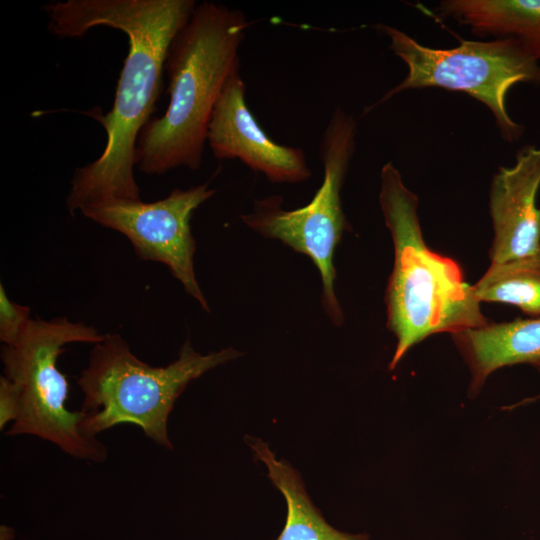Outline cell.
<instances>
[{"label":"cell","mask_w":540,"mask_h":540,"mask_svg":"<svg viewBox=\"0 0 540 540\" xmlns=\"http://www.w3.org/2000/svg\"><path fill=\"white\" fill-rule=\"evenodd\" d=\"M196 5L195 0H67L43 6L48 30L57 37L80 38L108 26L128 38L112 108L91 112L105 129L106 145L96 160L75 170L66 197L71 215L93 205L142 201L134 176L137 140L156 109L168 48Z\"/></svg>","instance_id":"6da1fadb"},{"label":"cell","mask_w":540,"mask_h":540,"mask_svg":"<svg viewBox=\"0 0 540 540\" xmlns=\"http://www.w3.org/2000/svg\"><path fill=\"white\" fill-rule=\"evenodd\" d=\"M250 25L239 9L197 3L168 48L169 103L139 134L138 170L161 175L178 167L200 168L214 106L229 76L240 68L239 49Z\"/></svg>","instance_id":"7a4b0ae2"},{"label":"cell","mask_w":540,"mask_h":540,"mask_svg":"<svg viewBox=\"0 0 540 540\" xmlns=\"http://www.w3.org/2000/svg\"><path fill=\"white\" fill-rule=\"evenodd\" d=\"M379 204L394 246L385 291L387 328L396 338L389 369L427 337L489 323L458 263L430 249L418 216L419 200L392 161L380 171Z\"/></svg>","instance_id":"3957f363"},{"label":"cell","mask_w":540,"mask_h":540,"mask_svg":"<svg viewBox=\"0 0 540 540\" xmlns=\"http://www.w3.org/2000/svg\"><path fill=\"white\" fill-rule=\"evenodd\" d=\"M242 355L234 348L202 355L189 340L176 360L151 366L140 360L118 333L93 345L77 384L82 392L81 431L89 437L120 424L139 427L165 449H172L168 419L187 385L211 369Z\"/></svg>","instance_id":"277c9868"},{"label":"cell","mask_w":540,"mask_h":540,"mask_svg":"<svg viewBox=\"0 0 540 540\" xmlns=\"http://www.w3.org/2000/svg\"><path fill=\"white\" fill-rule=\"evenodd\" d=\"M104 337L93 326L66 317L31 319L22 338L1 351L4 376L16 385L20 396L18 418L6 435L35 436L74 458L104 462L108 457L106 446L80 429L84 413L70 411L65 405L69 385L57 367L67 344L94 345Z\"/></svg>","instance_id":"5b68a950"},{"label":"cell","mask_w":540,"mask_h":540,"mask_svg":"<svg viewBox=\"0 0 540 540\" xmlns=\"http://www.w3.org/2000/svg\"><path fill=\"white\" fill-rule=\"evenodd\" d=\"M377 29L389 38L390 50L408 71L365 113L406 90L438 87L466 93L482 102L491 111L505 141L520 139L524 129L507 111V94L519 83L540 85V62L516 40H463L456 47L436 49L420 44L396 27L378 24Z\"/></svg>","instance_id":"8992f818"},{"label":"cell","mask_w":540,"mask_h":540,"mask_svg":"<svg viewBox=\"0 0 540 540\" xmlns=\"http://www.w3.org/2000/svg\"><path fill=\"white\" fill-rule=\"evenodd\" d=\"M357 123L353 115L335 108L322 134L319 156L323 180L312 200L298 209L282 208L283 198L256 199L253 209L241 215L243 223L265 238L278 239L307 255L320 272L321 303L334 326L344 314L335 294L334 254L343 233L351 226L342 208L341 190L356 149Z\"/></svg>","instance_id":"52a82bcc"},{"label":"cell","mask_w":540,"mask_h":540,"mask_svg":"<svg viewBox=\"0 0 540 540\" xmlns=\"http://www.w3.org/2000/svg\"><path fill=\"white\" fill-rule=\"evenodd\" d=\"M214 193L208 183H203L186 189L176 188L155 202L93 205L82 209L81 213L123 234L141 260L166 265L186 293L209 312L194 271L196 243L190 220L193 212Z\"/></svg>","instance_id":"ba28073f"},{"label":"cell","mask_w":540,"mask_h":540,"mask_svg":"<svg viewBox=\"0 0 540 540\" xmlns=\"http://www.w3.org/2000/svg\"><path fill=\"white\" fill-rule=\"evenodd\" d=\"M207 142L215 158L239 159L275 183H299L311 177L303 149L282 145L261 128L246 102V85L235 69L214 106Z\"/></svg>","instance_id":"9c48e42d"},{"label":"cell","mask_w":540,"mask_h":540,"mask_svg":"<svg viewBox=\"0 0 540 540\" xmlns=\"http://www.w3.org/2000/svg\"><path fill=\"white\" fill-rule=\"evenodd\" d=\"M540 146L525 145L508 167H499L489 190L493 239L491 262L523 257L540 250Z\"/></svg>","instance_id":"30bf717a"},{"label":"cell","mask_w":540,"mask_h":540,"mask_svg":"<svg viewBox=\"0 0 540 540\" xmlns=\"http://www.w3.org/2000/svg\"><path fill=\"white\" fill-rule=\"evenodd\" d=\"M470 371L468 393L476 396L496 370L529 364L540 370V317L487 323L451 334Z\"/></svg>","instance_id":"8fae6325"},{"label":"cell","mask_w":540,"mask_h":540,"mask_svg":"<svg viewBox=\"0 0 540 540\" xmlns=\"http://www.w3.org/2000/svg\"><path fill=\"white\" fill-rule=\"evenodd\" d=\"M438 10L480 37L516 40L540 62V0H444Z\"/></svg>","instance_id":"7c38bea8"},{"label":"cell","mask_w":540,"mask_h":540,"mask_svg":"<svg viewBox=\"0 0 540 540\" xmlns=\"http://www.w3.org/2000/svg\"><path fill=\"white\" fill-rule=\"evenodd\" d=\"M250 446L286 500V522L276 540H368L365 534L344 533L328 524L310 500L299 473L278 460L265 442L251 439Z\"/></svg>","instance_id":"4fadbf2b"},{"label":"cell","mask_w":540,"mask_h":540,"mask_svg":"<svg viewBox=\"0 0 540 540\" xmlns=\"http://www.w3.org/2000/svg\"><path fill=\"white\" fill-rule=\"evenodd\" d=\"M472 288L480 303L510 304L531 317H540V250L491 262Z\"/></svg>","instance_id":"5bb4252c"},{"label":"cell","mask_w":540,"mask_h":540,"mask_svg":"<svg viewBox=\"0 0 540 540\" xmlns=\"http://www.w3.org/2000/svg\"><path fill=\"white\" fill-rule=\"evenodd\" d=\"M30 308L12 301L0 285V340L4 346L15 345L31 321Z\"/></svg>","instance_id":"9a60e30c"},{"label":"cell","mask_w":540,"mask_h":540,"mask_svg":"<svg viewBox=\"0 0 540 540\" xmlns=\"http://www.w3.org/2000/svg\"><path fill=\"white\" fill-rule=\"evenodd\" d=\"M20 411V396L16 385L4 375L0 377V429L14 423Z\"/></svg>","instance_id":"2e32d148"},{"label":"cell","mask_w":540,"mask_h":540,"mask_svg":"<svg viewBox=\"0 0 540 540\" xmlns=\"http://www.w3.org/2000/svg\"><path fill=\"white\" fill-rule=\"evenodd\" d=\"M539 399H540V394H538V395H536L534 397H531V398L523 399L521 402H518V403L514 404L512 407H509V409L514 408V407H518V406H522V405L528 404L530 402H533V401H536V400H539Z\"/></svg>","instance_id":"e0dca14e"}]
</instances>
